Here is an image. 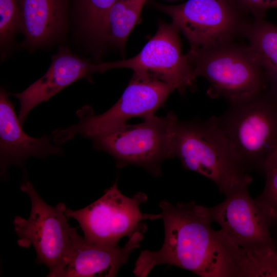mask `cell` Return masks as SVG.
Instances as JSON below:
<instances>
[{
    "instance_id": "obj_1",
    "label": "cell",
    "mask_w": 277,
    "mask_h": 277,
    "mask_svg": "<svg viewBox=\"0 0 277 277\" xmlns=\"http://www.w3.org/2000/svg\"><path fill=\"white\" fill-rule=\"evenodd\" d=\"M165 229L162 248L142 251L133 272L146 277L161 264L175 266L202 277H238L244 251L213 229L207 207L195 201L159 203Z\"/></svg>"
},
{
    "instance_id": "obj_2",
    "label": "cell",
    "mask_w": 277,
    "mask_h": 277,
    "mask_svg": "<svg viewBox=\"0 0 277 277\" xmlns=\"http://www.w3.org/2000/svg\"><path fill=\"white\" fill-rule=\"evenodd\" d=\"M172 152L183 168L207 177L225 195L248 187L252 182L250 174L232 155L217 116L189 121L177 117L173 129Z\"/></svg>"
},
{
    "instance_id": "obj_3",
    "label": "cell",
    "mask_w": 277,
    "mask_h": 277,
    "mask_svg": "<svg viewBox=\"0 0 277 277\" xmlns=\"http://www.w3.org/2000/svg\"><path fill=\"white\" fill-rule=\"evenodd\" d=\"M267 89L229 104L217 116L232 155L249 173L261 172L265 161L277 145V92L271 86Z\"/></svg>"
},
{
    "instance_id": "obj_4",
    "label": "cell",
    "mask_w": 277,
    "mask_h": 277,
    "mask_svg": "<svg viewBox=\"0 0 277 277\" xmlns=\"http://www.w3.org/2000/svg\"><path fill=\"white\" fill-rule=\"evenodd\" d=\"M194 77L209 83L207 93L212 98L221 97L229 104L240 102L260 93L269 84L263 68L247 46L233 41L186 54Z\"/></svg>"
},
{
    "instance_id": "obj_5",
    "label": "cell",
    "mask_w": 277,
    "mask_h": 277,
    "mask_svg": "<svg viewBox=\"0 0 277 277\" xmlns=\"http://www.w3.org/2000/svg\"><path fill=\"white\" fill-rule=\"evenodd\" d=\"M20 188L28 195L31 205L28 219L19 216L14 219L17 244L24 248L33 247L36 262L49 269L47 276L56 277L67 264L82 236L70 225L65 203H59L54 207L48 205L29 181L24 182Z\"/></svg>"
},
{
    "instance_id": "obj_6",
    "label": "cell",
    "mask_w": 277,
    "mask_h": 277,
    "mask_svg": "<svg viewBox=\"0 0 277 277\" xmlns=\"http://www.w3.org/2000/svg\"><path fill=\"white\" fill-rule=\"evenodd\" d=\"M177 116L172 112L165 116L155 114L140 124L127 123L90 140L93 147L111 155L116 166H141L152 175L162 174L161 165L173 158V129Z\"/></svg>"
},
{
    "instance_id": "obj_7",
    "label": "cell",
    "mask_w": 277,
    "mask_h": 277,
    "mask_svg": "<svg viewBox=\"0 0 277 277\" xmlns=\"http://www.w3.org/2000/svg\"><path fill=\"white\" fill-rule=\"evenodd\" d=\"M174 90L173 86L162 81L133 75L120 98L109 110L95 114L92 107H83L76 111L79 122L54 131L53 140L59 145L77 135L91 139L124 125L132 118L154 115Z\"/></svg>"
},
{
    "instance_id": "obj_8",
    "label": "cell",
    "mask_w": 277,
    "mask_h": 277,
    "mask_svg": "<svg viewBox=\"0 0 277 277\" xmlns=\"http://www.w3.org/2000/svg\"><path fill=\"white\" fill-rule=\"evenodd\" d=\"M147 200V194L142 192L132 197L124 195L115 181L98 200L81 209L67 208L66 214L78 222L86 241L118 246L120 240L125 236L130 237L137 231L145 233L147 226L141 221L161 219V213L141 211V205Z\"/></svg>"
},
{
    "instance_id": "obj_9",
    "label": "cell",
    "mask_w": 277,
    "mask_h": 277,
    "mask_svg": "<svg viewBox=\"0 0 277 277\" xmlns=\"http://www.w3.org/2000/svg\"><path fill=\"white\" fill-rule=\"evenodd\" d=\"M168 15L190 43L189 50H201L233 41L247 22L232 0H187L176 5L150 2Z\"/></svg>"
},
{
    "instance_id": "obj_10",
    "label": "cell",
    "mask_w": 277,
    "mask_h": 277,
    "mask_svg": "<svg viewBox=\"0 0 277 277\" xmlns=\"http://www.w3.org/2000/svg\"><path fill=\"white\" fill-rule=\"evenodd\" d=\"M248 187L237 188L221 203L207 207L212 222L226 237L249 255H259L275 245L271 228L272 216L250 196Z\"/></svg>"
},
{
    "instance_id": "obj_11",
    "label": "cell",
    "mask_w": 277,
    "mask_h": 277,
    "mask_svg": "<svg viewBox=\"0 0 277 277\" xmlns=\"http://www.w3.org/2000/svg\"><path fill=\"white\" fill-rule=\"evenodd\" d=\"M179 32L173 23H160L156 33L137 55L106 62L107 70L131 69L134 75L166 82L183 94L193 86L196 77L187 55L182 53Z\"/></svg>"
},
{
    "instance_id": "obj_12",
    "label": "cell",
    "mask_w": 277,
    "mask_h": 277,
    "mask_svg": "<svg viewBox=\"0 0 277 277\" xmlns=\"http://www.w3.org/2000/svg\"><path fill=\"white\" fill-rule=\"evenodd\" d=\"M94 72H101L100 64H93L62 47L52 56L47 72L23 91L11 94L19 102L18 119L23 126L30 111L48 101L62 89L82 78L89 79Z\"/></svg>"
},
{
    "instance_id": "obj_13",
    "label": "cell",
    "mask_w": 277,
    "mask_h": 277,
    "mask_svg": "<svg viewBox=\"0 0 277 277\" xmlns=\"http://www.w3.org/2000/svg\"><path fill=\"white\" fill-rule=\"evenodd\" d=\"M62 149L51 144L45 135L34 138L22 129L15 112L14 104L4 89L0 93V161L1 173L5 177L10 165L23 167L27 159L37 156L45 159L48 155L61 154Z\"/></svg>"
},
{
    "instance_id": "obj_14",
    "label": "cell",
    "mask_w": 277,
    "mask_h": 277,
    "mask_svg": "<svg viewBox=\"0 0 277 277\" xmlns=\"http://www.w3.org/2000/svg\"><path fill=\"white\" fill-rule=\"evenodd\" d=\"M144 233L136 231L123 247L89 243L82 236L56 277L115 276L132 252L140 246Z\"/></svg>"
},
{
    "instance_id": "obj_15",
    "label": "cell",
    "mask_w": 277,
    "mask_h": 277,
    "mask_svg": "<svg viewBox=\"0 0 277 277\" xmlns=\"http://www.w3.org/2000/svg\"><path fill=\"white\" fill-rule=\"evenodd\" d=\"M20 25L27 41L33 45L47 42L60 29L68 0H18Z\"/></svg>"
},
{
    "instance_id": "obj_16",
    "label": "cell",
    "mask_w": 277,
    "mask_h": 277,
    "mask_svg": "<svg viewBox=\"0 0 277 277\" xmlns=\"http://www.w3.org/2000/svg\"><path fill=\"white\" fill-rule=\"evenodd\" d=\"M242 34L248 47L265 70L269 82L277 79V26L263 18H255L245 25Z\"/></svg>"
},
{
    "instance_id": "obj_17",
    "label": "cell",
    "mask_w": 277,
    "mask_h": 277,
    "mask_svg": "<svg viewBox=\"0 0 277 277\" xmlns=\"http://www.w3.org/2000/svg\"><path fill=\"white\" fill-rule=\"evenodd\" d=\"M146 0H116L108 12L103 28L101 41H108L121 50L137 23Z\"/></svg>"
},
{
    "instance_id": "obj_18",
    "label": "cell",
    "mask_w": 277,
    "mask_h": 277,
    "mask_svg": "<svg viewBox=\"0 0 277 277\" xmlns=\"http://www.w3.org/2000/svg\"><path fill=\"white\" fill-rule=\"evenodd\" d=\"M116 0H75L85 28L101 40L106 15Z\"/></svg>"
},
{
    "instance_id": "obj_19",
    "label": "cell",
    "mask_w": 277,
    "mask_h": 277,
    "mask_svg": "<svg viewBox=\"0 0 277 277\" xmlns=\"http://www.w3.org/2000/svg\"><path fill=\"white\" fill-rule=\"evenodd\" d=\"M238 277H277V246L263 253H245L240 264Z\"/></svg>"
},
{
    "instance_id": "obj_20",
    "label": "cell",
    "mask_w": 277,
    "mask_h": 277,
    "mask_svg": "<svg viewBox=\"0 0 277 277\" xmlns=\"http://www.w3.org/2000/svg\"><path fill=\"white\" fill-rule=\"evenodd\" d=\"M261 173L265 178V186L255 200L269 212L275 222L277 220V145L265 161Z\"/></svg>"
},
{
    "instance_id": "obj_21",
    "label": "cell",
    "mask_w": 277,
    "mask_h": 277,
    "mask_svg": "<svg viewBox=\"0 0 277 277\" xmlns=\"http://www.w3.org/2000/svg\"><path fill=\"white\" fill-rule=\"evenodd\" d=\"M21 23L18 0H0V38L8 41Z\"/></svg>"
},
{
    "instance_id": "obj_22",
    "label": "cell",
    "mask_w": 277,
    "mask_h": 277,
    "mask_svg": "<svg viewBox=\"0 0 277 277\" xmlns=\"http://www.w3.org/2000/svg\"><path fill=\"white\" fill-rule=\"evenodd\" d=\"M242 11L251 13L255 18H263L271 8L273 0H232Z\"/></svg>"
},
{
    "instance_id": "obj_23",
    "label": "cell",
    "mask_w": 277,
    "mask_h": 277,
    "mask_svg": "<svg viewBox=\"0 0 277 277\" xmlns=\"http://www.w3.org/2000/svg\"><path fill=\"white\" fill-rule=\"evenodd\" d=\"M277 8V0L272 1L271 5V8Z\"/></svg>"
},
{
    "instance_id": "obj_24",
    "label": "cell",
    "mask_w": 277,
    "mask_h": 277,
    "mask_svg": "<svg viewBox=\"0 0 277 277\" xmlns=\"http://www.w3.org/2000/svg\"><path fill=\"white\" fill-rule=\"evenodd\" d=\"M271 85L274 88H277V82L271 83Z\"/></svg>"
},
{
    "instance_id": "obj_25",
    "label": "cell",
    "mask_w": 277,
    "mask_h": 277,
    "mask_svg": "<svg viewBox=\"0 0 277 277\" xmlns=\"http://www.w3.org/2000/svg\"><path fill=\"white\" fill-rule=\"evenodd\" d=\"M276 91L277 92V89H275Z\"/></svg>"
}]
</instances>
